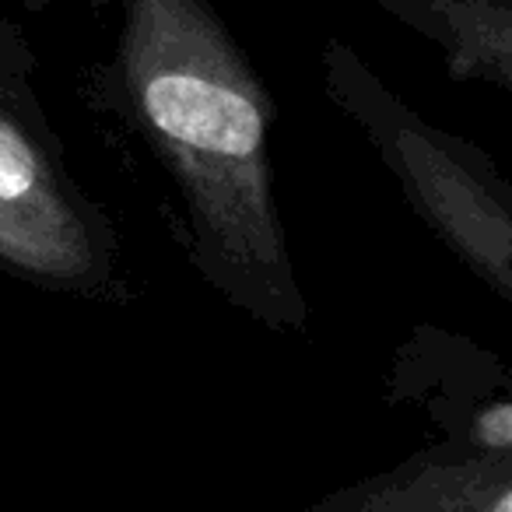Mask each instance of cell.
I'll use <instances>...</instances> for the list:
<instances>
[{"instance_id":"5b68a950","label":"cell","mask_w":512,"mask_h":512,"mask_svg":"<svg viewBox=\"0 0 512 512\" xmlns=\"http://www.w3.org/2000/svg\"><path fill=\"white\" fill-rule=\"evenodd\" d=\"M302 512H512V456L432 442Z\"/></svg>"},{"instance_id":"7a4b0ae2","label":"cell","mask_w":512,"mask_h":512,"mask_svg":"<svg viewBox=\"0 0 512 512\" xmlns=\"http://www.w3.org/2000/svg\"><path fill=\"white\" fill-rule=\"evenodd\" d=\"M323 88L393 172L407 207L502 302H512V190L495 158L418 116L348 43L323 46Z\"/></svg>"},{"instance_id":"6da1fadb","label":"cell","mask_w":512,"mask_h":512,"mask_svg":"<svg viewBox=\"0 0 512 512\" xmlns=\"http://www.w3.org/2000/svg\"><path fill=\"white\" fill-rule=\"evenodd\" d=\"M116 99L165 176L190 267L274 334H309L271 172L274 102L207 0H127Z\"/></svg>"},{"instance_id":"3957f363","label":"cell","mask_w":512,"mask_h":512,"mask_svg":"<svg viewBox=\"0 0 512 512\" xmlns=\"http://www.w3.org/2000/svg\"><path fill=\"white\" fill-rule=\"evenodd\" d=\"M0 274L88 302L130 299L113 218L78 186L15 81H0Z\"/></svg>"},{"instance_id":"277c9868","label":"cell","mask_w":512,"mask_h":512,"mask_svg":"<svg viewBox=\"0 0 512 512\" xmlns=\"http://www.w3.org/2000/svg\"><path fill=\"white\" fill-rule=\"evenodd\" d=\"M393 407L421 411L439 442L512 456V383L495 351L442 327H414L386 376Z\"/></svg>"},{"instance_id":"52a82bcc","label":"cell","mask_w":512,"mask_h":512,"mask_svg":"<svg viewBox=\"0 0 512 512\" xmlns=\"http://www.w3.org/2000/svg\"><path fill=\"white\" fill-rule=\"evenodd\" d=\"M22 71H25V57L11 50V46H4V39H0V81H15Z\"/></svg>"},{"instance_id":"8992f818","label":"cell","mask_w":512,"mask_h":512,"mask_svg":"<svg viewBox=\"0 0 512 512\" xmlns=\"http://www.w3.org/2000/svg\"><path fill=\"white\" fill-rule=\"evenodd\" d=\"M428 36L446 57L453 81H488L512 92L509 0H372Z\"/></svg>"}]
</instances>
